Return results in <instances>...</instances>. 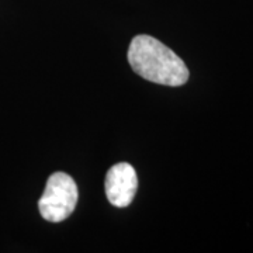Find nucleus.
Wrapping results in <instances>:
<instances>
[{
  "label": "nucleus",
  "instance_id": "1",
  "mask_svg": "<svg viewBox=\"0 0 253 253\" xmlns=\"http://www.w3.org/2000/svg\"><path fill=\"white\" fill-rule=\"evenodd\" d=\"M128 62L132 71L163 86H183L189 81V69L170 48L151 36H136L128 49Z\"/></svg>",
  "mask_w": 253,
  "mask_h": 253
},
{
  "label": "nucleus",
  "instance_id": "2",
  "mask_svg": "<svg viewBox=\"0 0 253 253\" xmlns=\"http://www.w3.org/2000/svg\"><path fill=\"white\" fill-rule=\"evenodd\" d=\"M78 199L79 191L72 177L63 172L54 173L38 201L40 214L48 222H62L75 211Z\"/></svg>",
  "mask_w": 253,
  "mask_h": 253
},
{
  "label": "nucleus",
  "instance_id": "3",
  "mask_svg": "<svg viewBox=\"0 0 253 253\" xmlns=\"http://www.w3.org/2000/svg\"><path fill=\"white\" fill-rule=\"evenodd\" d=\"M106 196L118 208L128 207L135 197L138 177L135 169L129 163L114 165L106 176Z\"/></svg>",
  "mask_w": 253,
  "mask_h": 253
}]
</instances>
